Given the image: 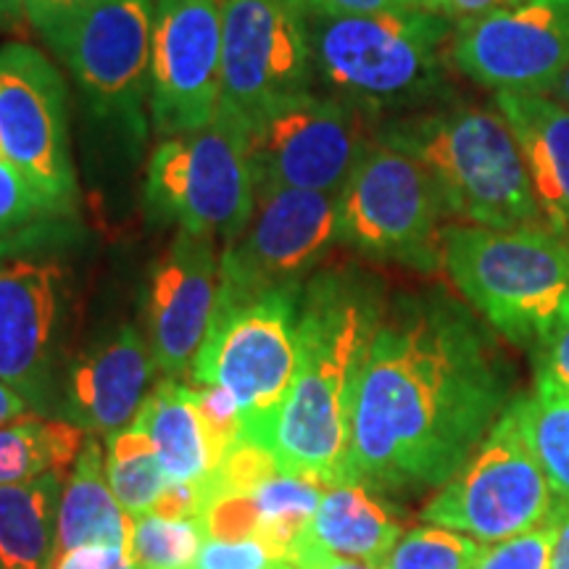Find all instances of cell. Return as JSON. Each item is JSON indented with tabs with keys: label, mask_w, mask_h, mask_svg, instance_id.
<instances>
[{
	"label": "cell",
	"mask_w": 569,
	"mask_h": 569,
	"mask_svg": "<svg viewBox=\"0 0 569 569\" xmlns=\"http://www.w3.org/2000/svg\"><path fill=\"white\" fill-rule=\"evenodd\" d=\"M303 532L327 551L380 569L401 540L403 528L375 490L359 482H340L325 490L317 515Z\"/></svg>",
	"instance_id": "cell-22"
},
{
	"label": "cell",
	"mask_w": 569,
	"mask_h": 569,
	"mask_svg": "<svg viewBox=\"0 0 569 569\" xmlns=\"http://www.w3.org/2000/svg\"><path fill=\"white\" fill-rule=\"evenodd\" d=\"M309 38L293 0H224L222 101L248 127L311 90Z\"/></svg>",
	"instance_id": "cell-13"
},
{
	"label": "cell",
	"mask_w": 569,
	"mask_h": 569,
	"mask_svg": "<svg viewBox=\"0 0 569 569\" xmlns=\"http://www.w3.org/2000/svg\"><path fill=\"white\" fill-rule=\"evenodd\" d=\"M557 498L511 401L465 467L422 509V522L498 543L536 530Z\"/></svg>",
	"instance_id": "cell-9"
},
{
	"label": "cell",
	"mask_w": 569,
	"mask_h": 569,
	"mask_svg": "<svg viewBox=\"0 0 569 569\" xmlns=\"http://www.w3.org/2000/svg\"><path fill=\"white\" fill-rule=\"evenodd\" d=\"M493 343L443 293L382 309L356 382L348 482L375 493L440 490L509 407Z\"/></svg>",
	"instance_id": "cell-1"
},
{
	"label": "cell",
	"mask_w": 569,
	"mask_h": 569,
	"mask_svg": "<svg viewBox=\"0 0 569 569\" xmlns=\"http://www.w3.org/2000/svg\"><path fill=\"white\" fill-rule=\"evenodd\" d=\"M0 159H6V153H3V146H0Z\"/></svg>",
	"instance_id": "cell-46"
},
{
	"label": "cell",
	"mask_w": 569,
	"mask_h": 569,
	"mask_svg": "<svg viewBox=\"0 0 569 569\" xmlns=\"http://www.w3.org/2000/svg\"><path fill=\"white\" fill-rule=\"evenodd\" d=\"M551 98H557L559 103H565L567 109H569V67H567L565 74H561V80L557 82V88H553Z\"/></svg>",
	"instance_id": "cell-45"
},
{
	"label": "cell",
	"mask_w": 569,
	"mask_h": 569,
	"mask_svg": "<svg viewBox=\"0 0 569 569\" xmlns=\"http://www.w3.org/2000/svg\"><path fill=\"white\" fill-rule=\"evenodd\" d=\"M190 393H193L198 417L211 446L213 467H217V461L243 438V415L234 398L219 386H190Z\"/></svg>",
	"instance_id": "cell-33"
},
{
	"label": "cell",
	"mask_w": 569,
	"mask_h": 569,
	"mask_svg": "<svg viewBox=\"0 0 569 569\" xmlns=\"http://www.w3.org/2000/svg\"><path fill=\"white\" fill-rule=\"evenodd\" d=\"M525 3V0H440V13L451 19L453 24L461 21H472L480 17H490L496 11L515 9V6Z\"/></svg>",
	"instance_id": "cell-40"
},
{
	"label": "cell",
	"mask_w": 569,
	"mask_h": 569,
	"mask_svg": "<svg viewBox=\"0 0 569 569\" xmlns=\"http://www.w3.org/2000/svg\"><path fill=\"white\" fill-rule=\"evenodd\" d=\"M217 293V238L177 230L172 246L153 267L148 288V346L163 380H180L190 372L209 330Z\"/></svg>",
	"instance_id": "cell-18"
},
{
	"label": "cell",
	"mask_w": 569,
	"mask_h": 569,
	"mask_svg": "<svg viewBox=\"0 0 569 569\" xmlns=\"http://www.w3.org/2000/svg\"><path fill=\"white\" fill-rule=\"evenodd\" d=\"M443 269L496 336L536 348L569 317V240L546 224H446Z\"/></svg>",
	"instance_id": "cell-5"
},
{
	"label": "cell",
	"mask_w": 569,
	"mask_h": 569,
	"mask_svg": "<svg viewBox=\"0 0 569 569\" xmlns=\"http://www.w3.org/2000/svg\"><path fill=\"white\" fill-rule=\"evenodd\" d=\"M528 440L543 467L557 507L569 509V390L536 377L528 396L517 398Z\"/></svg>",
	"instance_id": "cell-26"
},
{
	"label": "cell",
	"mask_w": 569,
	"mask_h": 569,
	"mask_svg": "<svg viewBox=\"0 0 569 569\" xmlns=\"http://www.w3.org/2000/svg\"><path fill=\"white\" fill-rule=\"evenodd\" d=\"M303 284H284L234 303H217L190 380L219 386L243 415V438L272 451L298 359Z\"/></svg>",
	"instance_id": "cell-6"
},
{
	"label": "cell",
	"mask_w": 569,
	"mask_h": 569,
	"mask_svg": "<svg viewBox=\"0 0 569 569\" xmlns=\"http://www.w3.org/2000/svg\"><path fill=\"white\" fill-rule=\"evenodd\" d=\"M156 0H101L69 24L51 48L67 63L98 117L119 119L134 138L151 103Z\"/></svg>",
	"instance_id": "cell-12"
},
{
	"label": "cell",
	"mask_w": 569,
	"mask_h": 569,
	"mask_svg": "<svg viewBox=\"0 0 569 569\" xmlns=\"http://www.w3.org/2000/svg\"><path fill=\"white\" fill-rule=\"evenodd\" d=\"M67 277L56 256L0 253V380L42 417L56 396Z\"/></svg>",
	"instance_id": "cell-17"
},
{
	"label": "cell",
	"mask_w": 569,
	"mask_h": 569,
	"mask_svg": "<svg viewBox=\"0 0 569 569\" xmlns=\"http://www.w3.org/2000/svg\"><path fill=\"white\" fill-rule=\"evenodd\" d=\"M551 569H569V509H565V515H561Z\"/></svg>",
	"instance_id": "cell-42"
},
{
	"label": "cell",
	"mask_w": 569,
	"mask_h": 569,
	"mask_svg": "<svg viewBox=\"0 0 569 569\" xmlns=\"http://www.w3.org/2000/svg\"><path fill=\"white\" fill-rule=\"evenodd\" d=\"M206 540L201 517L169 519L151 511L132 519L130 557L134 569H190Z\"/></svg>",
	"instance_id": "cell-29"
},
{
	"label": "cell",
	"mask_w": 569,
	"mask_h": 569,
	"mask_svg": "<svg viewBox=\"0 0 569 569\" xmlns=\"http://www.w3.org/2000/svg\"><path fill=\"white\" fill-rule=\"evenodd\" d=\"M190 569H298L284 553L261 538H209Z\"/></svg>",
	"instance_id": "cell-34"
},
{
	"label": "cell",
	"mask_w": 569,
	"mask_h": 569,
	"mask_svg": "<svg viewBox=\"0 0 569 569\" xmlns=\"http://www.w3.org/2000/svg\"><path fill=\"white\" fill-rule=\"evenodd\" d=\"M532 353L536 377H546L553 386L569 390V317Z\"/></svg>",
	"instance_id": "cell-37"
},
{
	"label": "cell",
	"mask_w": 569,
	"mask_h": 569,
	"mask_svg": "<svg viewBox=\"0 0 569 569\" xmlns=\"http://www.w3.org/2000/svg\"><path fill=\"white\" fill-rule=\"evenodd\" d=\"M515 132L540 219L569 240V109L540 92H493Z\"/></svg>",
	"instance_id": "cell-20"
},
{
	"label": "cell",
	"mask_w": 569,
	"mask_h": 569,
	"mask_svg": "<svg viewBox=\"0 0 569 569\" xmlns=\"http://www.w3.org/2000/svg\"><path fill=\"white\" fill-rule=\"evenodd\" d=\"M156 365L148 340L132 325L98 338L69 365L63 415L90 436H113L138 417Z\"/></svg>",
	"instance_id": "cell-19"
},
{
	"label": "cell",
	"mask_w": 569,
	"mask_h": 569,
	"mask_svg": "<svg viewBox=\"0 0 569 569\" xmlns=\"http://www.w3.org/2000/svg\"><path fill=\"white\" fill-rule=\"evenodd\" d=\"M130 538L132 517L113 496L101 443L96 436H88L61 490L56 557L92 543H113L130 549Z\"/></svg>",
	"instance_id": "cell-21"
},
{
	"label": "cell",
	"mask_w": 569,
	"mask_h": 569,
	"mask_svg": "<svg viewBox=\"0 0 569 569\" xmlns=\"http://www.w3.org/2000/svg\"><path fill=\"white\" fill-rule=\"evenodd\" d=\"M132 425L151 440L169 482H203L209 478L213 469L211 446L190 386L180 380L156 382Z\"/></svg>",
	"instance_id": "cell-23"
},
{
	"label": "cell",
	"mask_w": 569,
	"mask_h": 569,
	"mask_svg": "<svg viewBox=\"0 0 569 569\" xmlns=\"http://www.w3.org/2000/svg\"><path fill=\"white\" fill-rule=\"evenodd\" d=\"M446 206L422 163L372 138L338 201V240L372 259L438 272Z\"/></svg>",
	"instance_id": "cell-8"
},
{
	"label": "cell",
	"mask_w": 569,
	"mask_h": 569,
	"mask_svg": "<svg viewBox=\"0 0 569 569\" xmlns=\"http://www.w3.org/2000/svg\"><path fill=\"white\" fill-rule=\"evenodd\" d=\"M67 472L0 486V569H51Z\"/></svg>",
	"instance_id": "cell-24"
},
{
	"label": "cell",
	"mask_w": 569,
	"mask_h": 569,
	"mask_svg": "<svg viewBox=\"0 0 569 569\" xmlns=\"http://www.w3.org/2000/svg\"><path fill=\"white\" fill-rule=\"evenodd\" d=\"M51 569H134V565L127 546L92 543L59 553Z\"/></svg>",
	"instance_id": "cell-36"
},
{
	"label": "cell",
	"mask_w": 569,
	"mask_h": 569,
	"mask_svg": "<svg viewBox=\"0 0 569 569\" xmlns=\"http://www.w3.org/2000/svg\"><path fill=\"white\" fill-rule=\"evenodd\" d=\"M451 61L493 92L551 96L569 67V0H525L453 24Z\"/></svg>",
	"instance_id": "cell-16"
},
{
	"label": "cell",
	"mask_w": 569,
	"mask_h": 569,
	"mask_svg": "<svg viewBox=\"0 0 569 569\" xmlns=\"http://www.w3.org/2000/svg\"><path fill=\"white\" fill-rule=\"evenodd\" d=\"M327 486L296 475H274L251 493L259 530L256 538L288 557L290 543L309 528Z\"/></svg>",
	"instance_id": "cell-28"
},
{
	"label": "cell",
	"mask_w": 569,
	"mask_h": 569,
	"mask_svg": "<svg viewBox=\"0 0 569 569\" xmlns=\"http://www.w3.org/2000/svg\"><path fill=\"white\" fill-rule=\"evenodd\" d=\"M30 415H34V411L30 403H27V398L21 396L19 390H13L9 382L0 380V427L17 422V419L30 417Z\"/></svg>",
	"instance_id": "cell-41"
},
{
	"label": "cell",
	"mask_w": 569,
	"mask_h": 569,
	"mask_svg": "<svg viewBox=\"0 0 569 569\" xmlns=\"http://www.w3.org/2000/svg\"><path fill=\"white\" fill-rule=\"evenodd\" d=\"M222 101V3L156 0L151 124L159 140L201 130Z\"/></svg>",
	"instance_id": "cell-15"
},
{
	"label": "cell",
	"mask_w": 569,
	"mask_h": 569,
	"mask_svg": "<svg viewBox=\"0 0 569 569\" xmlns=\"http://www.w3.org/2000/svg\"><path fill=\"white\" fill-rule=\"evenodd\" d=\"M561 515H565V507H557L540 528L498 540L488 549L482 546L475 569H551Z\"/></svg>",
	"instance_id": "cell-31"
},
{
	"label": "cell",
	"mask_w": 569,
	"mask_h": 569,
	"mask_svg": "<svg viewBox=\"0 0 569 569\" xmlns=\"http://www.w3.org/2000/svg\"><path fill=\"white\" fill-rule=\"evenodd\" d=\"M377 140L422 163L448 217L496 230L543 224L515 132L496 106L407 111L382 124Z\"/></svg>",
	"instance_id": "cell-3"
},
{
	"label": "cell",
	"mask_w": 569,
	"mask_h": 569,
	"mask_svg": "<svg viewBox=\"0 0 569 569\" xmlns=\"http://www.w3.org/2000/svg\"><path fill=\"white\" fill-rule=\"evenodd\" d=\"M67 84L38 48H0V146L59 213L74 206Z\"/></svg>",
	"instance_id": "cell-14"
},
{
	"label": "cell",
	"mask_w": 569,
	"mask_h": 569,
	"mask_svg": "<svg viewBox=\"0 0 569 569\" xmlns=\"http://www.w3.org/2000/svg\"><path fill=\"white\" fill-rule=\"evenodd\" d=\"M146 201L180 230L230 243L243 232L256 203L251 127L219 103L201 130L159 140L148 159Z\"/></svg>",
	"instance_id": "cell-7"
},
{
	"label": "cell",
	"mask_w": 569,
	"mask_h": 569,
	"mask_svg": "<svg viewBox=\"0 0 569 569\" xmlns=\"http://www.w3.org/2000/svg\"><path fill=\"white\" fill-rule=\"evenodd\" d=\"M96 3L101 0H24V13L42 38L51 42Z\"/></svg>",
	"instance_id": "cell-35"
},
{
	"label": "cell",
	"mask_w": 569,
	"mask_h": 569,
	"mask_svg": "<svg viewBox=\"0 0 569 569\" xmlns=\"http://www.w3.org/2000/svg\"><path fill=\"white\" fill-rule=\"evenodd\" d=\"M303 24L315 77L361 111L415 109L443 90L453 34L443 13H303Z\"/></svg>",
	"instance_id": "cell-4"
},
{
	"label": "cell",
	"mask_w": 569,
	"mask_h": 569,
	"mask_svg": "<svg viewBox=\"0 0 569 569\" xmlns=\"http://www.w3.org/2000/svg\"><path fill=\"white\" fill-rule=\"evenodd\" d=\"M46 217H59V209L40 193L21 169L0 159V234L21 230Z\"/></svg>",
	"instance_id": "cell-32"
},
{
	"label": "cell",
	"mask_w": 569,
	"mask_h": 569,
	"mask_svg": "<svg viewBox=\"0 0 569 569\" xmlns=\"http://www.w3.org/2000/svg\"><path fill=\"white\" fill-rule=\"evenodd\" d=\"M369 140L359 106L330 92H298L251 127L256 190L340 193Z\"/></svg>",
	"instance_id": "cell-11"
},
{
	"label": "cell",
	"mask_w": 569,
	"mask_h": 569,
	"mask_svg": "<svg viewBox=\"0 0 569 569\" xmlns=\"http://www.w3.org/2000/svg\"><path fill=\"white\" fill-rule=\"evenodd\" d=\"M338 201L322 190H256L251 219L219 259L217 303L303 284L338 240Z\"/></svg>",
	"instance_id": "cell-10"
},
{
	"label": "cell",
	"mask_w": 569,
	"mask_h": 569,
	"mask_svg": "<svg viewBox=\"0 0 569 569\" xmlns=\"http://www.w3.org/2000/svg\"><path fill=\"white\" fill-rule=\"evenodd\" d=\"M90 432L69 419L42 415L21 417L0 427V486L38 480L48 472H67L80 457Z\"/></svg>",
	"instance_id": "cell-25"
},
{
	"label": "cell",
	"mask_w": 569,
	"mask_h": 569,
	"mask_svg": "<svg viewBox=\"0 0 569 569\" xmlns=\"http://www.w3.org/2000/svg\"><path fill=\"white\" fill-rule=\"evenodd\" d=\"M24 13V0H0V27H9Z\"/></svg>",
	"instance_id": "cell-43"
},
{
	"label": "cell",
	"mask_w": 569,
	"mask_h": 569,
	"mask_svg": "<svg viewBox=\"0 0 569 569\" xmlns=\"http://www.w3.org/2000/svg\"><path fill=\"white\" fill-rule=\"evenodd\" d=\"M303 13H327V17H351V13H382L401 9L398 0H293Z\"/></svg>",
	"instance_id": "cell-39"
},
{
	"label": "cell",
	"mask_w": 569,
	"mask_h": 569,
	"mask_svg": "<svg viewBox=\"0 0 569 569\" xmlns=\"http://www.w3.org/2000/svg\"><path fill=\"white\" fill-rule=\"evenodd\" d=\"M288 559L293 561L298 569H377L372 565H365V561L340 557V553L322 549V546L315 543L306 532H301V536L290 543Z\"/></svg>",
	"instance_id": "cell-38"
},
{
	"label": "cell",
	"mask_w": 569,
	"mask_h": 569,
	"mask_svg": "<svg viewBox=\"0 0 569 569\" xmlns=\"http://www.w3.org/2000/svg\"><path fill=\"white\" fill-rule=\"evenodd\" d=\"M482 543L465 532L425 525L403 532L380 569H475Z\"/></svg>",
	"instance_id": "cell-30"
},
{
	"label": "cell",
	"mask_w": 569,
	"mask_h": 569,
	"mask_svg": "<svg viewBox=\"0 0 569 569\" xmlns=\"http://www.w3.org/2000/svg\"><path fill=\"white\" fill-rule=\"evenodd\" d=\"M401 9L409 11H430V13H440V0H398Z\"/></svg>",
	"instance_id": "cell-44"
},
{
	"label": "cell",
	"mask_w": 569,
	"mask_h": 569,
	"mask_svg": "<svg viewBox=\"0 0 569 569\" xmlns=\"http://www.w3.org/2000/svg\"><path fill=\"white\" fill-rule=\"evenodd\" d=\"M382 309L380 290L351 269L303 282L296 372L272 443L282 475L327 488L348 482L356 382Z\"/></svg>",
	"instance_id": "cell-2"
},
{
	"label": "cell",
	"mask_w": 569,
	"mask_h": 569,
	"mask_svg": "<svg viewBox=\"0 0 569 569\" xmlns=\"http://www.w3.org/2000/svg\"><path fill=\"white\" fill-rule=\"evenodd\" d=\"M106 475H109L113 496L132 519L151 515L156 501L169 488L151 440L142 436L134 425L109 436Z\"/></svg>",
	"instance_id": "cell-27"
}]
</instances>
